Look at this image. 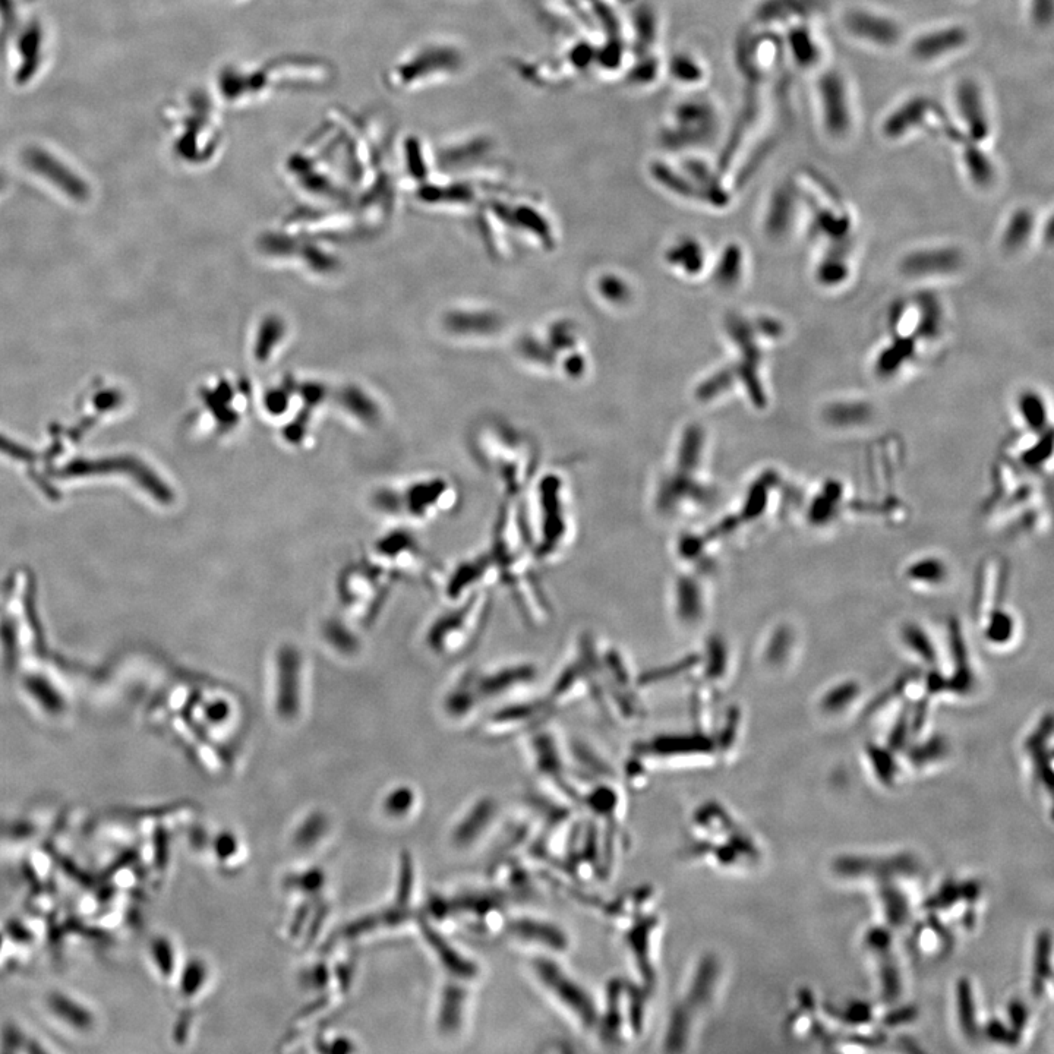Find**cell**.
Wrapping results in <instances>:
<instances>
[{
	"label": "cell",
	"instance_id": "obj_1",
	"mask_svg": "<svg viewBox=\"0 0 1054 1054\" xmlns=\"http://www.w3.org/2000/svg\"><path fill=\"white\" fill-rule=\"evenodd\" d=\"M967 257L956 245L917 246L898 261V273L917 283L951 279L965 268Z\"/></svg>",
	"mask_w": 1054,
	"mask_h": 1054
},
{
	"label": "cell",
	"instance_id": "obj_2",
	"mask_svg": "<svg viewBox=\"0 0 1054 1054\" xmlns=\"http://www.w3.org/2000/svg\"><path fill=\"white\" fill-rule=\"evenodd\" d=\"M535 971L549 992L555 994V999L563 1003L571 1014L576 1015L580 1025L592 1027L595 1024V1006L588 993L583 992L564 971H560L552 962H536Z\"/></svg>",
	"mask_w": 1054,
	"mask_h": 1054
},
{
	"label": "cell",
	"instance_id": "obj_3",
	"mask_svg": "<svg viewBox=\"0 0 1054 1054\" xmlns=\"http://www.w3.org/2000/svg\"><path fill=\"white\" fill-rule=\"evenodd\" d=\"M803 197H798L797 188L787 183L778 186L769 201L765 217L766 236L772 241H787L797 230L803 217Z\"/></svg>",
	"mask_w": 1054,
	"mask_h": 1054
},
{
	"label": "cell",
	"instance_id": "obj_4",
	"mask_svg": "<svg viewBox=\"0 0 1054 1054\" xmlns=\"http://www.w3.org/2000/svg\"><path fill=\"white\" fill-rule=\"evenodd\" d=\"M833 870L844 877L879 876L889 882L893 877L913 876L918 864L911 855H896L892 858L842 857L833 864Z\"/></svg>",
	"mask_w": 1054,
	"mask_h": 1054
},
{
	"label": "cell",
	"instance_id": "obj_5",
	"mask_svg": "<svg viewBox=\"0 0 1054 1054\" xmlns=\"http://www.w3.org/2000/svg\"><path fill=\"white\" fill-rule=\"evenodd\" d=\"M1038 233V220L1028 207H1016L1000 227L999 248L1006 257L1027 251Z\"/></svg>",
	"mask_w": 1054,
	"mask_h": 1054
},
{
	"label": "cell",
	"instance_id": "obj_6",
	"mask_svg": "<svg viewBox=\"0 0 1054 1054\" xmlns=\"http://www.w3.org/2000/svg\"><path fill=\"white\" fill-rule=\"evenodd\" d=\"M822 94L823 116L828 131L833 135H842L848 131L851 123L850 103L844 82L836 74L823 78L820 84Z\"/></svg>",
	"mask_w": 1054,
	"mask_h": 1054
},
{
	"label": "cell",
	"instance_id": "obj_7",
	"mask_svg": "<svg viewBox=\"0 0 1054 1054\" xmlns=\"http://www.w3.org/2000/svg\"><path fill=\"white\" fill-rule=\"evenodd\" d=\"M874 410L876 407L869 400L845 397L826 403L822 409V418L832 428H860L873 421Z\"/></svg>",
	"mask_w": 1054,
	"mask_h": 1054
},
{
	"label": "cell",
	"instance_id": "obj_8",
	"mask_svg": "<svg viewBox=\"0 0 1054 1054\" xmlns=\"http://www.w3.org/2000/svg\"><path fill=\"white\" fill-rule=\"evenodd\" d=\"M918 345L920 343L914 339L892 336V342L882 347L874 359L873 369L876 377L886 381L899 377V374L917 358Z\"/></svg>",
	"mask_w": 1054,
	"mask_h": 1054
},
{
	"label": "cell",
	"instance_id": "obj_9",
	"mask_svg": "<svg viewBox=\"0 0 1054 1054\" xmlns=\"http://www.w3.org/2000/svg\"><path fill=\"white\" fill-rule=\"evenodd\" d=\"M852 274L847 246H829L814 267V280L825 289H836L850 280Z\"/></svg>",
	"mask_w": 1054,
	"mask_h": 1054
},
{
	"label": "cell",
	"instance_id": "obj_10",
	"mask_svg": "<svg viewBox=\"0 0 1054 1054\" xmlns=\"http://www.w3.org/2000/svg\"><path fill=\"white\" fill-rule=\"evenodd\" d=\"M847 25L855 36L882 46L896 43L901 34L895 22L869 12H855L848 17Z\"/></svg>",
	"mask_w": 1054,
	"mask_h": 1054
},
{
	"label": "cell",
	"instance_id": "obj_11",
	"mask_svg": "<svg viewBox=\"0 0 1054 1054\" xmlns=\"http://www.w3.org/2000/svg\"><path fill=\"white\" fill-rule=\"evenodd\" d=\"M958 106L961 109L965 122L970 126L975 140H983L989 135V123H987L986 110L983 107L980 91L973 82H965L959 87Z\"/></svg>",
	"mask_w": 1054,
	"mask_h": 1054
},
{
	"label": "cell",
	"instance_id": "obj_12",
	"mask_svg": "<svg viewBox=\"0 0 1054 1054\" xmlns=\"http://www.w3.org/2000/svg\"><path fill=\"white\" fill-rule=\"evenodd\" d=\"M1015 407L1019 418L1030 428V431L1034 434H1043L1050 421V409L1043 393L1035 388H1025L1016 397Z\"/></svg>",
	"mask_w": 1054,
	"mask_h": 1054
},
{
	"label": "cell",
	"instance_id": "obj_13",
	"mask_svg": "<svg viewBox=\"0 0 1054 1054\" xmlns=\"http://www.w3.org/2000/svg\"><path fill=\"white\" fill-rule=\"evenodd\" d=\"M967 34L961 28H945V30L933 31L927 36L921 37L914 44V55L921 61H932L933 58L951 53L959 49L965 41Z\"/></svg>",
	"mask_w": 1054,
	"mask_h": 1054
},
{
	"label": "cell",
	"instance_id": "obj_14",
	"mask_svg": "<svg viewBox=\"0 0 1054 1054\" xmlns=\"http://www.w3.org/2000/svg\"><path fill=\"white\" fill-rule=\"evenodd\" d=\"M955 1000L956 1012H958V1021L959 1025H961L962 1033H964L968 1040H977L981 1031L980 1025H978L977 1021V1006H975L974 990L968 978L962 977L956 981Z\"/></svg>",
	"mask_w": 1054,
	"mask_h": 1054
},
{
	"label": "cell",
	"instance_id": "obj_15",
	"mask_svg": "<svg viewBox=\"0 0 1054 1054\" xmlns=\"http://www.w3.org/2000/svg\"><path fill=\"white\" fill-rule=\"evenodd\" d=\"M880 899H882L883 913H885L889 929L904 927L911 917L910 901L907 895L893 883L885 882L880 888Z\"/></svg>",
	"mask_w": 1054,
	"mask_h": 1054
},
{
	"label": "cell",
	"instance_id": "obj_16",
	"mask_svg": "<svg viewBox=\"0 0 1054 1054\" xmlns=\"http://www.w3.org/2000/svg\"><path fill=\"white\" fill-rule=\"evenodd\" d=\"M1052 980V934L1043 930L1035 940L1033 992L1044 993L1047 981Z\"/></svg>",
	"mask_w": 1054,
	"mask_h": 1054
},
{
	"label": "cell",
	"instance_id": "obj_17",
	"mask_svg": "<svg viewBox=\"0 0 1054 1054\" xmlns=\"http://www.w3.org/2000/svg\"><path fill=\"white\" fill-rule=\"evenodd\" d=\"M299 664L295 653L286 652L280 659V705L292 710L298 705Z\"/></svg>",
	"mask_w": 1054,
	"mask_h": 1054
},
{
	"label": "cell",
	"instance_id": "obj_18",
	"mask_svg": "<svg viewBox=\"0 0 1054 1054\" xmlns=\"http://www.w3.org/2000/svg\"><path fill=\"white\" fill-rule=\"evenodd\" d=\"M964 164L968 178L978 188L984 189L993 185L994 167L992 162L987 159L986 154L981 153L977 148H967L965 150Z\"/></svg>",
	"mask_w": 1054,
	"mask_h": 1054
},
{
	"label": "cell",
	"instance_id": "obj_19",
	"mask_svg": "<svg viewBox=\"0 0 1054 1054\" xmlns=\"http://www.w3.org/2000/svg\"><path fill=\"white\" fill-rule=\"evenodd\" d=\"M882 967H880V983H882V996L888 1003L898 1000L901 994V974L895 962L888 955L882 956Z\"/></svg>",
	"mask_w": 1054,
	"mask_h": 1054
},
{
	"label": "cell",
	"instance_id": "obj_20",
	"mask_svg": "<svg viewBox=\"0 0 1054 1054\" xmlns=\"http://www.w3.org/2000/svg\"><path fill=\"white\" fill-rule=\"evenodd\" d=\"M961 889H959V883L955 880H946L939 891L934 893L932 898L924 904V908L929 910V913H936V911H945L949 908L955 907L958 902H961Z\"/></svg>",
	"mask_w": 1054,
	"mask_h": 1054
},
{
	"label": "cell",
	"instance_id": "obj_21",
	"mask_svg": "<svg viewBox=\"0 0 1054 1054\" xmlns=\"http://www.w3.org/2000/svg\"><path fill=\"white\" fill-rule=\"evenodd\" d=\"M870 759L877 778L885 787H893L896 779V763L892 754L883 749H870Z\"/></svg>",
	"mask_w": 1054,
	"mask_h": 1054
},
{
	"label": "cell",
	"instance_id": "obj_22",
	"mask_svg": "<svg viewBox=\"0 0 1054 1054\" xmlns=\"http://www.w3.org/2000/svg\"><path fill=\"white\" fill-rule=\"evenodd\" d=\"M864 945L879 956L888 955L892 949V933L888 927H873L864 937Z\"/></svg>",
	"mask_w": 1054,
	"mask_h": 1054
},
{
	"label": "cell",
	"instance_id": "obj_23",
	"mask_svg": "<svg viewBox=\"0 0 1054 1054\" xmlns=\"http://www.w3.org/2000/svg\"><path fill=\"white\" fill-rule=\"evenodd\" d=\"M1009 1015V1028L1014 1033L1016 1040H1021V1034L1024 1033L1025 1028L1028 1025V1019H1030V1011H1028L1027 1005L1021 1000H1012L1008 1006Z\"/></svg>",
	"mask_w": 1054,
	"mask_h": 1054
},
{
	"label": "cell",
	"instance_id": "obj_24",
	"mask_svg": "<svg viewBox=\"0 0 1054 1054\" xmlns=\"http://www.w3.org/2000/svg\"><path fill=\"white\" fill-rule=\"evenodd\" d=\"M842 1022L852 1027L869 1024L873 1019V1009L866 1002H852L841 1015Z\"/></svg>",
	"mask_w": 1054,
	"mask_h": 1054
},
{
	"label": "cell",
	"instance_id": "obj_25",
	"mask_svg": "<svg viewBox=\"0 0 1054 1054\" xmlns=\"http://www.w3.org/2000/svg\"><path fill=\"white\" fill-rule=\"evenodd\" d=\"M671 72L677 80L680 81H697L702 77L699 66L696 62L691 61L686 56H677L671 63Z\"/></svg>",
	"mask_w": 1054,
	"mask_h": 1054
},
{
	"label": "cell",
	"instance_id": "obj_26",
	"mask_svg": "<svg viewBox=\"0 0 1054 1054\" xmlns=\"http://www.w3.org/2000/svg\"><path fill=\"white\" fill-rule=\"evenodd\" d=\"M984 1034H986V1037L989 1038V1040L994 1041V1043L1006 1044V1046L1018 1044V1040H1016V1037L1014 1033H1012L1011 1028L1008 1027V1024H1003L999 1019H993V1021H990L989 1024L986 1025V1028H984Z\"/></svg>",
	"mask_w": 1054,
	"mask_h": 1054
},
{
	"label": "cell",
	"instance_id": "obj_27",
	"mask_svg": "<svg viewBox=\"0 0 1054 1054\" xmlns=\"http://www.w3.org/2000/svg\"><path fill=\"white\" fill-rule=\"evenodd\" d=\"M918 1011L915 1006H902V1008L893 1009L888 1012L883 1018V1024L886 1027H901V1025L910 1024L917 1018Z\"/></svg>",
	"mask_w": 1054,
	"mask_h": 1054
},
{
	"label": "cell",
	"instance_id": "obj_28",
	"mask_svg": "<svg viewBox=\"0 0 1054 1054\" xmlns=\"http://www.w3.org/2000/svg\"><path fill=\"white\" fill-rule=\"evenodd\" d=\"M943 754H945V747L940 744V741H937V743L927 744V746L915 751L911 760H913L914 765L923 766L932 762V760L940 759Z\"/></svg>",
	"mask_w": 1054,
	"mask_h": 1054
},
{
	"label": "cell",
	"instance_id": "obj_29",
	"mask_svg": "<svg viewBox=\"0 0 1054 1054\" xmlns=\"http://www.w3.org/2000/svg\"><path fill=\"white\" fill-rule=\"evenodd\" d=\"M959 889H961L962 901H967L968 904H975L981 896V885L975 880L959 883Z\"/></svg>",
	"mask_w": 1054,
	"mask_h": 1054
},
{
	"label": "cell",
	"instance_id": "obj_30",
	"mask_svg": "<svg viewBox=\"0 0 1054 1054\" xmlns=\"http://www.w3.org/2000/svg\"><path fill=\"white\" fill-rule=\"evenodd\" d=\"M1034 15L1037 22H1044L1052 18V12L1046 8V0H1035L1034 2Z\"/></svg>",
	"mask_w": 1054,
	"mask_h": 1054
}]
</instances>
